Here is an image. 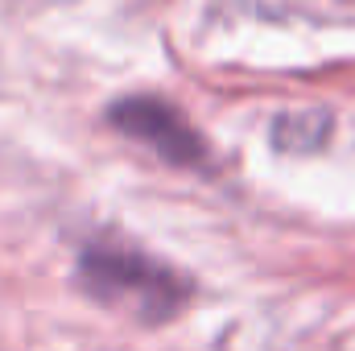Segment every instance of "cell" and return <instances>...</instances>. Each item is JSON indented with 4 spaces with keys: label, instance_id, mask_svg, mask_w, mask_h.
<instances>
[{
    "label": "cell",
    "instance_id": "obj_3",
    "mask_svg": "<svg viewBox=\"0 0 355 351\" xmlns=\"http://www.w3.org/2000/svg\"><path fill=\"white\" fill-rule=\"evenodd\" d=\"M331 128H335L331 112H318V108L314 112H285L272 124V145L285 149V153H314V149L327 145Z\"/></svg>",
    "mask_w": 355,
    "mask_h": 351
},
{
    "label": "cell",
    "instance_id": "obj_2",
    "mask_svg": "<svg viewBox=\"0 0 355 351\" xmlns=\"http://www.w3.org/2000/svg\"><path fill=\"white\" fill-rule=\"evenodd\" d=\"M112 128H120L124 137L141 141L145 149H153L162 162L182 166V170H202L211 162L207 141L198 137V128L178 112L170 99L157 95H128L120 103H112L107 112Z\"/></svg>",
    "mask_w": 355,
    "mask_h": 351
},
{
    "label": "cell",
    "instance_id": "obj_1",
    "mask_svg": "<svg viewBox=\"0 0 355 351\" xmlns=\"http://www.w3.org/2000/svg\"><path fill=\"white\" fill-rule=\"evenodd\" d=\"M79 281L95 302L141 323H170L190 298V281L182 273L128 244H91L79 257Z\"/></svg>",
    "mask_w": 355,
    "mask_h": 351
}]
</instances>
